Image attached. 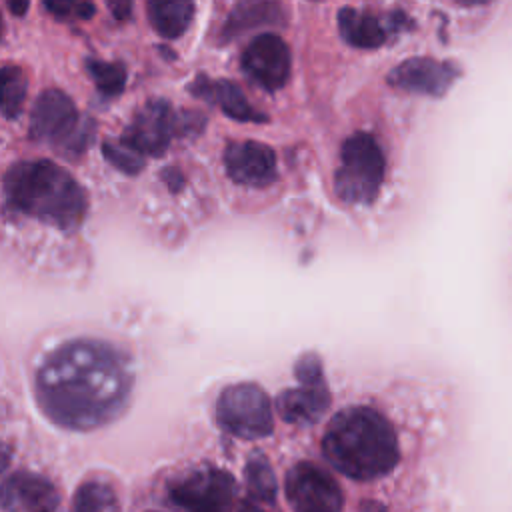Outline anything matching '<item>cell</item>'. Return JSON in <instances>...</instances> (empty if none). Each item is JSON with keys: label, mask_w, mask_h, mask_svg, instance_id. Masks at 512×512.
I'll list each match as a JSON object with an SVG mask.
<instances>
[{"label": "cell", "mask_w": 512, "mask_h": 512, "mask_svg": "<svg viewBox=\"0 0 512 512\" xmlns=\"http://www.w3.org/2000/svg\"><path fill=\"white\" fill-rule=\"evenodd\" d=\"M130 388L132 370L126 356L92 338L54 348L34 378L42 412L70 430H92L114 420L124 410Z\"/></svg>", "instance_id": "1"}, {"label": "cell", "mask_w": 512, "mask_h": 512, "mask_svg": "<svg viewBox=\"0 0 512 512\" xmlns=\"http://www.w3.org/2000/svg\"><path fill=\"white\" fill-rule=\"evenodd\" d=\"M322 452L336 470L356 480L384 476L400 458L390 422L368 406L340 410L326 426Z\"/></svg>", "instance_id": "2"}, {"label": "cell", "mask_w": 512, "mask_h": 512, "mask_svg": "<svg viewBox=\"0 0 512 512\" xmlns=\"http://www.w3.org/2000/svg\"><path fill=\"white\" fill-rule=\"evenodd\" d=\"M4 196L10 208L60 230H76L86 214L82 186L52 160H22L4 174Z\"/></svg>", "instance_id": "3"}, {"label": "cell", "mask_w": 512, "mask_h": 512, "mask_svg": "<svg viewBox=\"0 0 512 512\" xmlns=\"http://www.w3.org/2000/svg\"><path fill=\"white\" fill-rule=\"evenodd\" d=\"M384 154L366 132H354L340 150V166L334 176L336 194L348 204H368L376 198L384 180Z\"/></svg>", "instance_id": "4"}, {"label": "cell", "mask_w": 512, "mask_h": 512, "mask_svg": "<svg viewBox=\"0 0 512 512\" xmlns=\"http://www.w3.org/2000/svg\"><path fill=\"white\" fill-rule=\"evenodd\" d=\"M30 134L34 140L46 142L62 154H80L90 140L92 128L82 126V118L74 102L60 90H44L30 116Z\"/></svg>", "instance_id": "5"}, {"label": "cell", "mask_w": 512, "mask_h": 512, "mask_svg": "<svg viewBox=\"0 0 512 512\" xmlns=\"http://www.w3.org/2000/svg\"><path fill=\"white\" fill-rule=\"evenodd\" d=\"M216 418L226 432L246 440L268 436L274 428L270 400L256 384L224 388L216 402Z\"/></svg>", "instance_id": "6"}, {"label": "cell", "mask_w": 512, "mask_h": 512, "mask_svg": "<svg viewBox=\"0 0 512 512\" xmlns=\"http://www.w3.org/2000/svg\"><path fill=\"white\" fill-rule=\"evenodd\" d=\"M236 494L234 478L220 468H194L168 486L170 502L182 512H228Z\"/></svg>", "instance_id": "7"}, {"label": "cell", "mask_w": 512, "mask_h": 512, "mask_svg": "<svg viewBox=\"0 0 512 512\" xmlns=\"http://www.w3.org/2000/svg\"><path fill=\"white\" fill-rule=\"evenodd\" d=\"M286 496L296 512H340L344 502L338 482L312 462H298L290 468Z\"/></svg>", "instance_id": "8"}, {"label": "cell", "mask_w": 512, "mask_h": 512, "mask_svg": "<svg viewBox=\"0 0 512 512\" xmlns=\"http://www.w3.org/2000/svg\"><path fill=\"white\" fill-rule=\"evenodd\" d=\"M242 70L262 88L278 90L290 76V50L288 44L270 32L258 34L244 48L240 58Z\"/></svg>", "instance_id": "9"}, {"label": "cell", "mask_w": 512, "mask_h": 512, "mask_svg": "<svg viewBox=\"0 0 512 512\" xmlns=\"http://www.w3.org/2000/svg\"><path fill=\"white\" fill-rule=\"evenodd\" d=\"M176 128V116L166 100H150L130 122L120 138L140 156H158L166 150Z\"/></svg>", "instance_id": "10"}, {"label": "cell", "mask_w": 512, "mask_h": 512, "mask_svg": "<svg viewBox=\"0 0 512 512\" xmlns=\"http://www.w3.org/2000/svg\"><path fill=\"white\" fill-rule=\"evenodd\" d=\"M228 176L244 186H268L276 180V156L270 146L254 140L232 142L224 150Z\"/></svg>", "instance_id": "11"}, {"label": "cell", "mask_w": 512, "mask_h": 512, "mask_svg": "<svg viewBox=\"0 0 512 512\" xmlns=\"http://www.w3.org/2000/svg\"><path fill=\"white\" fill-rule=\"evenodd\" d=\"M456 74L458 70L450 62H438L432 58H410L388 74V82L404 90L442 96L452 86Z\"/></svg>", "instance_id": "12"}, {"label": "cell", "mask_w": 512, "mask_h": 512, "mask_svg": "<svg viewBox=\"0 0 512 512\" xmlns=\"http://www.w3.org/2000/svg\"><path fill=\"white\" fill-rule=\"evenodd\" d=\"M56 506L58 492L46 478L32 472H16L4 480L2 508L6 512L16 508L24 512H54Z\"/></svg>", "instance_id": "13"}, {"label": "cell", "mask_w": 512, "mask_h": 512, "mask_svg": "<svg viewBox=\"0 0 512 512\" xmlns=\"http://www.w3.org/2000/svg\"><path fill=\"white\" fill-rule=\"evenodd\" d=\"M330 394L326 384H300L288 388L276 398V410L282 420L292 424H314L328 408Z\"/></svg>", "instance_id": "14"}, {"label": "cell", "mask_w": 512, "mask_h": 512, "mask_svg": "<svg viewBox=\"0 0 512 512\" xmlns=\"http://www.w3.org/2000/svg\"><path fill=\"white\" fill-rule=\"evenodd\" d=\"M194 90L200 98L212 100L214 104H218L228 116L236 118V120H266L264 116H260L250 102L244 98V94L240 92V88L236 84H232L230 80H210L204 76H198L196 84L190 88Z\"/></svg>", "instance_id": "15"}, {"label": "cell", "mask_w": 512, "mask_h": 512, "mask_svg": "<svg viewBox=\"0 0 512 512\" xmlns=\"http://www.w3.org/2000/svg\"><path fill=\"white\" fill-rule=\"evenodd\" d=\"M338 26L344 40L358 48H376L386 40L384 26L366 10L342 8L338 12Z\"/></svg>", "instance_id": "16"}, {"label": "cell", "mask_w": 512, "mask_h": 512, "mask_svg": "<svg viewBox=\"0 0 512 512\" xmlns=\"http://www.w3.org/2000/svg\"><path fill=\"white\" fill-rule=\"evenodd\" d=\"M192 14V2H148L150 22L164 38L180 36L188 28Z\"/></svg>", "instance_id": "17"}, {"label": "cell", "mask_w": 512, "mask_h": 512, "mask_svg": "<svg viewBox=\"0 0 512 512\" xmlns=\"http://www.w3.org/2000/svg\"><path fill=\"white\" fill-rule=\"evenodd\" d=\"M118 496L114 488L100 480L84 482L72 502V512H118Z\"/></svg>", "instance_id": "18"}, {"label": "cell", "mask_w": 512, "mask_h": 512, "mask_svg": "<svg viewBox=\"0 0 512 512\" xmlns=\"http://www.w3.org/2000/svg\"><path fill=\"white\" fill-rule=\"evenodd\" d=\"M246 486L248 492L260 502H274L276 498V478L262 454H254L246 464Z\"/></svg>", "instance_id": "19"}, {"label": "cell", "mask_w": 512, "mask_h": 512, "mask_svg": "<svg viewBox=\"0 0 512 512\" xmlns=\"http://www.w3.org/2000/svg\"><path fill=\"white\" fill-rule=\"evenodd\" d=\"M26 96V78L18 66H2V112L6 118H14Z\"/></svg>", "instance_id": "20"}, {"label": "cell", "mask_w": 512, "mask_h": 512, "mask_svg": "<svg viewBox=\"0 0 512 512\" xmlns=\"http://www.w3.org/2000/svg\"><path fill=\"white\" fill-rule=\"evenodd\" d=\"M86 68L90 76L94 78L96 88L106 94L114 96L124 88L126 82V70L118 62H100V60H86Z\"/></svg>", "instance_id": "21"}, {"label": "cell", "mask_w": 512, "mask_h": 512, "mask_svg": "<svg viewBox=\"0 0 512 512\" xmlns=\"http://www.w3.org/2000/svg\"><path fill=\"white\" fill-rule=\"evenodd\" d=\"M104 154L114 166H118L124 172L134 174L142 168V156L136 150H132L130 146H126L122 140L106 142L104 144Z\"/></svg>", "instance_id": "22"}, {"label": "cell", "mask_w": 512, "mask_h": 512, "mask_svg": "<svg viewBox=\"0 0 512 512\" xmlns=\"http://www.w3.org/2000/svg\"><path fill=\"white\" fill-rule=\"evenodd\" d=\"M296 378L300 384H324L322 364L316 354H304L296 364Z\"/></svg>", "instance_id": "23"}, {"label": "cell", "mask_w": 512, "mask_h": 512, "mask_svg": "<svg viewBox=\"0 0 512 512\" xmlns=\"http://www.w3.org/2000/svg\"><path fill=\"white\" fill-rule=\"evenodd\" d=\"M46 8L56 16H76V18H90L94 12V4L90 2H46Z\"/></svg>", "instance_id": "24"}, {"label": "cell", "mask_w": 512, "mask_h": 512, "mask_svg": "<svg viewBox=\"0 0 512 512\" xmlns=\"http://www.w3.org/2000/svg\"><path fill=\"white\" fill-rule=\"evenodd\" d=\"M360 512H386V508L374 500H366V502H362Z\"/></svg>", "instance_id": "25"}, {"label": "cell", "mask_w": 512, "mask_h": 512, "mask_svg": "<svg viewBox=\"0 0 512 512\" xmlns=\"http://www.w3.org/2000/svg\"><path fill=\"white\" fill-rule=\"evenodd\" d=\"M238 512H264L258 504H252V502H248V500H244L242 502V506H240V510Z\"/></svg>", "instance_id": "26"}, {"label": "cell", "mask_w": 512, "mask_h": 512, "mask_svg": "<svg viewBox=\"0 0 512 512\" xmlns=\"http://www.w3.org/2000/svg\"><path fill=\"white\" fill-rule=\"evenodd\" d=\"M26 6H28V4H26V2H22V4H18V6H16V4H12V2H10V8H12V12H18V14H22V12H24V10H26Z\"/></svg>", "instance_id": "27"}]
</instances>
